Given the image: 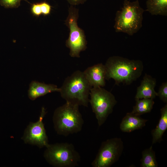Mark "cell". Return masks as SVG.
Instances as JSON below:
<instances>
[{"mask_svg": "<svg viewBox=\"0 0 167 167\" xmlns=\"http://www.w3.org/2000/svg\"><path fill=\"white\" fill-rule=\"evenodd\" d=\"M42 108L39 120L36 122L30 123L26 129L23 139L26 143L36 145L40 147H46L49 144L46 131L43 122L46 114Z\"/></svg>", "mask_w": 167, "mask_h": 167, "instance_id": "9c48e42d", "label": "cell"}, {"mask_svg": "<svg viewBox=\"0 0 167 167\" xmlns=\"http://www.w3.org/2000/svg\"><path fill=\"white\" fill-rule=\"evenodd\" d=\"M92 88L83 72L77 70L65 79L59 92L66 102L87 107Z\"/></svg>", "mask_w": 167, "mask_h": 167, "instance_id": "7a4b0ae2", "label": "cell"}, {"mask_svg": "<svg viewBox=\"0 0 167 167\" xmlns=\"http://www.w3.org/2000/svg\"><path fill=\"white\" fill-rule=\"evenodd\" d=\"M142 158L140 160L141 167H157L158 164L156 160L155 153L151 146L143 150Z\"/></svg>", "mask_w": 167, "mask_h": 167, "instance_id": "e0dca14e", "label": "cell"}, {"mask_svg": "<svg viewBox=\"0 0 167 167\" xmlns=\"http://www.w3.org/2000/svg\"><path fill=\"white\" fill-rule=\"evenodd\" d=\"M83 72L92 87L105 86L106 72L105 65L102 63H98L89 67Z\"/></svg>", "mask_w": 167, "mask_h": 167, "instance_id": "30bf717a", "label": "cell"}, {"mask_svg": "<svg viewBox=\"0 0 167 167\" xmlns=\"http://www.w3.org/2000/svg\"><path fill=\"white\" fill-rule=\"evenodd\" d=\"M135 101V105L133 106L131 112L140 116L143 114L150 112L154 104L153 99H151L144 98Z\"/></svg>", "mask_w": 167, "mask_h": 167, "instance_id": "2e32d148", "label": "cell"}, {"mask_svg": "<svg viewBox=\"0 0 167 167\" xmlns=\"http://www.w3.org/2000/svg\"><path fill=\"white\" fill-rule=\"evenodd\" d=\"M41 14L44 16L49 15L51 10V6L46 2H40Z\"/></svg>", "mask_w": 167, "mask_h": 167, "instance_id": "44dd1931", "label": "cell"}, {"mask_svg": "<svg viewBox=\"0 0 167 167\" xmlns=\"http://www.w3.org/2000/svg\"><path fill=\"white\" fill-rule=\"evenodd\" d=\"M147 9L152 15L167 16V0H147Z\"/></svg>", "mask_w": 167, "mask_h": 167, "instance_id": "9a60e30c", "label": "cell"}, {"mask_svg": "<svg viewBox=\"0 0 167 167\" xmlns=\"http://www.w3.org/2000/svg\"><path fill=\"white\" fill-rule=\"evenodd\" d=\"M44 153L47 161L54 166L75 167L78 165L80 156L71 143H56L48 145Z\"/></svg>", "mask_w": 167, "mask_h": 167, "instance_id": "5b68a950", "label": "cell"}, {"mask_svg": "<svg viewBox=\"0 0 167 167\" xmlns=\"http://www.w3.org/2000/svg\"><path fill=\"white\" fill-rule=\"evenodd\" d=\"M79 17V9L75 6L71 5L69 8L65 24L70 31L66 45L69 49V55L72 57L79 58L80 53L87 48V41L84 31L78 25Z\"/></svg>", "mask_w": 167, "mask_h": 167, "instance_id": "8992f818", "label": "cell"}, {"mask_svg": "<svg viewBox=\"0 0 167 167\" xmlns=\"http://www.w3.org/2000/svg\"><path fill=\"white\" fill-rule=\"evenodd\" d=\"M90 96L89 103L95 115L98 126H100L112 112L117 101L110 92L100 87H92Z\"/></svg>", "mask_w": 167, "mask_h": 167, "instance_id": "52a82bcc", "label": "cell"}, {"mask_svg": "<svg viewBox=\"0 0 167 167\" xmlns=\"http://www.w3.org/2000/svg\"><path fill=\"white\" fill-rule=\"evenodd\" d=\"M157 96L164 103H167V82L162 83L157 92Z\"/></svg>", "mask_w": 167, "mask_h": 167, "instance_id": "d6986e66", "label": "cell"}, {"mask_svg": "<svg viewBox=\"0 0 167 167\" xmlns=\"http://www.w3.org/2000/svg\"><path fill=\"white\" fill-rule=\"evenodd\" d=\"M31 13L34 16L39 17L41 14L40 2L33 3L31 7Z\"/></svg>", "mask_w": 167, "mask_h": 167, "instance_id": "ffe728a7", "label": "cell"}, {"mask_svg": "<svg viewBox=\"0 0 167 167\" xmlns=\"http://www.w3.org/2000/svg\"><path fill=\"white\" fill-rule=\"evenodd\" d=\"M21 0H0V5L6 8H16L20 6Z\"/></svg>", "mask_w": 167, "mask_h": 167, "instance_id": "ac0fdd59", "label": "cell"}, {"mask_svg": "<svg viewBox=\"0 0 167 167\" xmlns=\"http://www.w3.org/2000/svg\"><path fill=\"white\" fill-rule=\"evenodd\" d=\"M161 117L156 127L151 131L152 136V144L160 142L162 137L167 129V104L161 109Z\"/></svg>", "mask_w": 167, "mask_h": 167, "instance_id": "5bb4252c", "label": "cell"}, {"mask_svg": "<svg viewBox=\"0 0 167 167\" xmlns=\"http://www.w3.org/2000/svg\"><path fill=\"white\" fill-rule=\"evenodd\" d=\"M148 120L143 119L132 113H127L123 118L120 128L123 132H130L135 130L142 129L145 125Z\"/></svg>", "mask_w": 167, "mask_h": 167, "instance_id": "7c38bea8", "label": "cell"}, {"mask_svg": "<svg viewBox=\"0 0 167 167\" xmlns=\"http://www.w3.org/2000/svg\"><path fill=\"white\" fill-rule=\"evenodd\" d=\"M104 65L106 79H112L117 85L120 83L131 84L140 76L143 69L141 61L130 60L117 56L109 58Z\"/></svg>", "mask_w": 167, "mask_h": 167, "instance_id": "6da1fadb", "label": "cell"}, {"mask_svg": "<svg viewBox=\"0 0 167 167\" xmlns=\"http://www.w3.org/2000/svg\"><path fill=\"white\" fill-rule=\"evenodd\" d=\"M66 1L71 5L75 6L83 4L87 0H66Z\"/></svg>", "mask_w": 167, "mask_h": 167, "instance_id": "7402d4cb", "label": "cell"}, {"mask_svg": "<svg viewBox=\"0 0 167 167\" xmlns=\"http://www.w3.org/2000/svg\"><path fill=\"white\" fill-rule=\"evenodd\" d=\"M144 11L138 0L132 2L124 0L123 6L116 13L114 25L115 32L131 36L136 33L142 27Z\"/></svg>", "mask_w": 167, "mask_h": 167, "instance_id": "3957f363", "label": "cell"}, {"mask_svg": "<svg viewBox=\"0 0 167 167\" xmlns=\"http://www.w3.org/2000/svg\"><path fill=\"white\" fill-rule=\"evenodd\" d=\"M156 85L155 79L145 74L140 85L137 89L135 100L148 98L153 99L157 96V92L155 90Z\"/></svg>", "mask_w": 167, "mask_h": 167, "instance_id": "8fae6325", "label": "cell"}, {"mask_svg": "<svg viewBox=\"0 0 167 167\" xmlns=\"http://www.w3.org/2000/svg\"><path fill=\"white\" fill-rule=\"evenodd\" d=\"M124 149L120 138H113L103 141L96 157L91 163L93 167H110L118 161Z\"/></svg>", "mask_w": 167, "mask_h": 167, "instance_id": "ba28073f", "label": "cell"}, {"mask_svg": "<svg viewBox=\"0 0 167 167\" xmlns=\"http://www.w3.org/2000/svg\"><path fill=\"white\" fill-rule=\"evenodd\" d=\"M60 88L54 84H47L33 81L29 84L28 96L34 100L37 98L53 92H60Z\"/></svg>", "mask_w": 167, "mask_h": 167, "instance_id": "4fadbf2b", "label": "cell"}, {"mask_svg": "<svg viewBox=\"0 0 167 167\" xmlns=\"http://www.w3.org/2000/svg\"><path fill=\"white\" fill-rule=\"evenodd\" d=\"M53 122L57 133L65 136L81 131L84 123L79 106L67 102L55 110Z\"/></svg>", "mask_w": 167, "mask_h": 167, "instance_id": "277c9868", "label": "cell"}]
</instances>
